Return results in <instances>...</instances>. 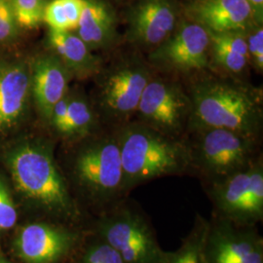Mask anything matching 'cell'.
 Masks as SVG:
<instances>
[{
	"label": "cell",
	"mask_w": 263,
	"mask_h": 263,
	"mask_svg": "<svg viewBox=\"0 0 263 263\" xmlns=\"http://www.w3.org/2000/svg\"><path fill=\"white\" fill-rule=\"evenodd\" d=\"M126 195L153 179L191 172L187 142L141 122L126 123L116 131Z\"/></svg>",
	"instance_id": "6da1fadb"
},
{
	"label": "cell",
	"mask_w": 263,
	"mask_h": 263,
	"mask_svg": "<svg viewBox=\"0 0 263 263\" xmlns=\"http://www.w3.org/2000/svg\"><path fill=\"white\" fill-rule=\"evenodd\" d=\"M189 121L195 131L226 129L256 138L261 128L260 97L227 80L207 78L192 86Z\"/></svg>",
	"instance_id": "7a4b0ae2"
},
{
	"label": "cell",
	"mask_w": 263,
	"mask_h": 263,
	"mask_svg": "<svg viewBox=\"0 0 263 263\" xmlns=\"http://www.w3.org/2000/svg\"><path fill=\"white\" fill-rule=\"evenodd\" d=\"M8 165L16 187L26 197L57 216L76 215L66 180L48 147L35 143L20 145L11 151Z\"/></svg>",
	"instance_id": "3957f363"
},
{
	"label": "cell",
	"mask_w": 263,
	"mask_h": 263,
	"mask_svg": "<svg viewBox=\"0 0 263 263\" xmlns=\"http://www.w3.org/2000/svg\"><path fill=\"white\" fill-rule=\"evenodd\" d=\"M95 232L125 263H167L169 259L171 252L160 246L151 219L127 197L100 214Z\"/></svg>",
	"instance_id": "277c9868"
},
{
	"label": "cell",
	"mask_w": 263,
	"mask_h": 263,
	"mask_svg": "<svg viewBox=\"0 0 263 263\" xmlns=\"http://www.w3.org/2000/svg\"><path fill=\"white\" fill-rule=\"evenodd\" d=\"M73 176L100 214L127 197L123 187V168L116 131L95 138L76 153Z\"/></svg>",
	"instance_id": "5b68a950"
},
{
	"label": "cell",
	"mask_w": 263,
	"mask_h": 263,
	"mask_svg": "<svg viewBox=\"0 0 263 263\" xmlns=\"http://www.w3.org/2000/svg\"><path fill=\"white\" fill-rule=\"evenodd\" d=\"M188 143L191 171L211 184L247 169L257 158L256 138L226 129H203Z\"/></svg>",
	"instance_id": "8992f818"
},
{
	"label": "cell",
	"mask_w": 263,
	"mask_h": 263,
	"mask_svg": "<svg viewBox=\"0 0 263 263\" xmlns=\"http://www.w3.org/2000/svg\"><path fill=\"white\" fill-rule=\"evenodd\" d=\"M214 214L239 226H256L263 218L262 159L206 185Z\"/></svg>",
	"instance_id": "52a82bcc"
},
{
	"label": "cell",
	"mask_w": 263,
	"mask_h": 263,
	"mask_svg": "<svg viewBox=\"0 0 263 263\" xmlns=\"http://www.w3.org/2000/svg\"><path fill=\"white\" fill-rule=\"evenodd\" d=\"M101 74L100 108L109 122L122 126L137 111L142 92L153 76L149 66L130 55L116 60Z\"/></svg>",
	"instance_id": "ba28073f"
},
{
	"label": "cell",
	"mask_w": 263,
	"mask_h": 263,
	"mask_svg": "<svg viewBox=\"0 0 263 263\" xmlns=\"http://www.w3.org/2000/svg\"><path fill=\"white\" fill-rule=\"evenodd\" d=\"M191 112L190 98L174 81L152 76L136 113L140 122L171 137L179 138Z\"/></svg>",
	"instance_id": "9c48e42d"
},
{
	"label": "cell",
	"mask_w": 263,
	"mask_h": 263,
	"mask_svg": "<svg viewBox=\"0 0 263 263\" xmlns=\"http://www.w3.org/2000/svg\"><path fill=\"white\" fill-rule=\"evenodd\" d=\"M149 62L163 70L191 72L210 64V35L197 23L180 21L173 33L149 54Z\"/></svg>",
	"instance_id": "30bf717a"
},
{
	"label": "cell",
	"mask_w": 263,
	"mask_h": 263,
	"mask_svg": "<svg viewBox=\"0 0 263 263\" xmlns=\"http://www.w3.org/2000/svg\"><path fill=\"white\" fill-rule=\"evenodd\" d=\"M206 263H263V239L256 226H239L213 214L208 219Z\"/></svg>",
	"instance_id": "8fae6325"
},
{
	"label": "cell",
	"mask_w": 263,
	"mask_h": 263,
	"mask_svg": "<svg viewBox=\"0 0 263 263\" xmlns=\"http://www.w3.org/2000/svg\"><path fill=\"white\" fill-rule=\"evenodd\" d=\"M179 20L173 0H138L128 14L126 37L132 44L154 49L173 33Z\"/></svg>",
	"instance_id": "7c38bea8"
},
{
	"label": "cell",
	"mask_w": 263,
	"mask_h": 263,
	"mask_svg": "<svg viewBox=\"0 0 263 263\" xmlns=\"http://www.w3.org/2000/svg\"><path fill=\"white\" fill-rule=\"evenodd\" d=\"M74 241L76 235L66 228L38 222L22 229L15 248L27 263H55L66 255Z\"/></svg>",
	"instance_id": "4fadbf2b"
},
{
	"label": "cell",
	"mask_w": 263,
	"mask_h": 263,
	"mask_svg": "<svg viewBox=\"0 0 263 263\" xmlns=\"http://www.w3.org/2000/svg\"><path fill=\"white\" fill-rule=\"evenodd\" d=\"M185 14L188 20L215 33L248 31L257 25L247 0H193Z\"/></svg>",
	"instance_id": "5bb4252c"
},
{
	"label": "cell",
	"mask_w": 263,
	"mask_h": 263,
	"mask_svg": "<svg viewBox=\"0 0 263 263\" xmlns=\"http://www.w3.org/2000/svg\"><path fill=\"white\" fill-rule=\"evenodd\" d=\"M69 74L56 55L40 56L33 64L30 88L39 112L47 121L55 104L67 94Z\"/></svg>",
	"instance_id": "9a60e30c"
},
{
	"label": "cell",
	"mask_w": 263,
	"mask_h": 263,
	"mask_svg": "<svg viewBox=\"0 0 263 263\" xmlns=\"http://www.w3.org/2000/svg\"><path fill=\"white\" fill-rule=\"evenodd\" d=\"M30 76L27 67L12 64L0 67V131L16 125L28 102Z\"/></svg>",
	"instance_id": "2e32d148"
},
{
	"label": "cell",
	"mask_w": 263,
	"mask_h": 263,
	"mask_svg": "<svg viewBox=\"0 0 263 263\" xmlns=\"http://www.w3.org/2000/svg\"><path fill=\"white\" fill-rule=\"evenodd\" d=\"M77 30L91 51L112 47L118 35L112 7L103 0H86Z\"/></svg>",
	"instance_id": "e0dca14e"
},
{
	"label": "cell",
	"mask_w": 263,
	"mask_h": 263,
	"mask_svg": "<svg viewBox=\"0 0 263 263\" xmlns=\"http://www.w3.org/2000/svg\"><path fill=\"white\" fill-rule=\"evenodd\" d=\"M48 40L70 74L87 77L100 71V61L78 35L70 31L50 29Z\"/></svg>",
	"instance_id": "ac0fdd59"
},
{
	"label": "cell",
	"mask_w": 263,
	"mask_h": 263,
	"mask_svg": "<svg viewBox=\"0 0 263 263\" xmlns=\"http://www.w3.org/2000/svg\"><path fill=\"white\" fill-rule=\"evenodd\" d=\"M246 32H209L210 59L227 73L240 74L250 63Z\"/></svg>",
	"instance_id": "d6986e66"
},
{
	"label": "cell",
	"mask_w": 263,
	"mask_h": 263,
	"mask_svg": "<svg viewBox=\"0 0 263 263\" xmlns=\"http://www.w3.org/2000/svg\"><path fill=\"white\" fill-rule=\"evenodd\" d=\"M208 219L196 214L194 223L176 252H171L167 263H206L204 245L207 234Z\"/></svg>",
	"instance_id": "ffe728a7"
},
{
	"label": "cell",
	"mask_w": 263,
	"mask_h": 263,
	"mask_svg": "<svg viewBox=\"0 0 263 263\" xmlns=\"http://www.w3.org/2000/svg\"><path fill=\"white\" fill-rule=\"evenodd\" d=\"M96 122V114L89 103L83 98L69 96L66 122L61 135L84 138L94 130Z\"/></svg>",
	"instance_id": "44dd1931"
},
{
	"label": "cell",
	"mask_w": 263,
	"mask_h": 263,
	"mask_svg": "<svg viewBox=\"0 0 263 263\" xmlns=\"http://www.w3.org/2000/svg\"><path fill=\"white\" fill-rule=\"evenodd\" d=\"M17 25L26 29H32L43 22L45 8L44 0H10Z\"/></svg>",
	"instance_id": "7402d4cb"
},
{
	"label": "cell",
	"mask_w": 263,
	"mask_h": 263,
	"mask_svg": "<svg viewBox=\"0 0 263 263\" xmlns=\"http://www.w3.org/2000/svg\"><path fill=\"white\" fill-rule=\"evenodd\" d=\"M79 263H125L122 257L100 236L86 247Z\"/></svg>",
	"instance_id": "603a6c76"
},
{
	"label": "cell",
	"mask_w": 263,
	"mask_h": 263,
	"mask_svg": "<svg viewBox=\"0 0 263 263\" xmlns=\"http://www.w3.org/2000/svg\"><path fill=\"white\" fill-rule=\"evenodd\" d=\"M18 218L17 210L9 189L0 178V231H5L15 226Z\"/></svg>",
	"instance_id": "cb8c5ba5"
},
{
	"label": "cell",
	"mask_w": 263,
	"mask_h": 263,
	"mask_svg": "<svg viewBox=\"0 0 263 263\" xmlns=\"http://www.w3.org/2000/svg\"><path fill=\"white\" fill-rule=\"evenodd\" d=\"M43 22L50 29L60 31H70L68 20L62 0H52L45 5L43 12Z\"/></svg>",
	"instance_id": "d4e9b609"
},
{
	"label": "cell",
	"mask_w": 263,
	"mask_h": 263,
	"mask_svg": "<svg viewBox=\"0 0 263 263\" xmlns=\"http://www.w3.org/2000/svg\"><path fill=\"white\" fill-rule=\"evenodd\" d=\"M247 46L250 61L259 71L263 69V28L262 26L255 25L246 32Z\"/></svg>",
	"instance_id": "484cf974"
},
{
	"label": "cell",
	"mask_w": 263,
	"mask_h": 263,
	"mask_svg": "<svg viewBox=\"0 0 263 263\" xmlns=\"http://www.w3.org/2000/svg\"><path fill=\"white\" fill-rule=\"evenodd\" d=\"M17 23L14 17L10 0H0V42L13 37L16 33Z\"/></svg>",
	"instance_id": "4316f807"
},
{
	"label": "cell",
	"mask_w": 263,
	"mask_h": 263,
	"mask_svg": "<svg viewBox=\"0 0 263 263\" xmlns=\"http://www.w3.org/2000/svg\"><path fill=\"white\" fill-rule=\"evenodd\" d=\"M69 101V95L66 94L62 100H60L54 106L49 123L55 129V131L61 134L66 122L67 114V105Z\"/></svg>",
	"instance_id": "83f0119b"
},
{
	"label": "cell",
	"mask_w": 263,
	"mask_h": 263,
	"mask_svg": "<svg viewBox=\"0 0 263 263\" xmlns=\"http://www.w3.org/2000/svg\"><path fill=\"white\" fill-rule=\"evenodd\" d=\"M62 2L66 11L70 30L76 29L84 8L86 0H62Z\"/></svg>",
	"instance_id": "f1b7e54d"
},
{
	"label": "cell",
	"mask_w": 263,
	"mask_h": 263,
	"mask_svg": "<svg viewBox=\"0 0 263 263\" xmlns=\"http://www.w3.org/2000/svg\"><path fill=\"white\" fill-rule=\"evenodd\" d=\"M254 13V21L257 25L262 26L263 0H247Z\"/></svg>",
	"instance_id": "f546056e"
},
{
	"label": "cell",
	"mask_w": 263,
	"mask_h": 263,
	"mask_svg": "<svg viewBox=\"0 0 263 263\" xmlns=\"http://www.w3.org/2000/svg\"><path fill=\"white\" fill-rule=\"evenodd\" d=\"M0 263H9L8 261H6L4 258H2V257H0Z\"/></svg>",
	"instance_id": "4dcf8cb0"
}]
</instances>
